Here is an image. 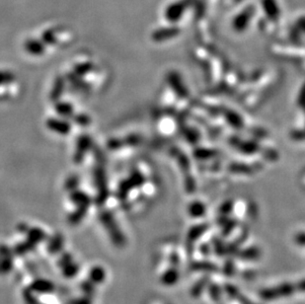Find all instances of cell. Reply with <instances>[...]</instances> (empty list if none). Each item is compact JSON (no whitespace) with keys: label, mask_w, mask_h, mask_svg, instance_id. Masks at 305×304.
<instances>
[{"label":"cell","mask_w":305,"mask_h":304,"mask_svg":"<svg viewBox=\"0 0 305 304\" xmlns=\"http://www.w3.org/2000/svg\"><path fill=\"white\" fill-rule=\"evenodd\" d=\"M49 126L51 127V128H52L53 130H56L58 132H62L65 133L68 130V126L63 123V122H57V121H53L49 123Z\"/></svg>","instance_id":"1"}]
</instances>
